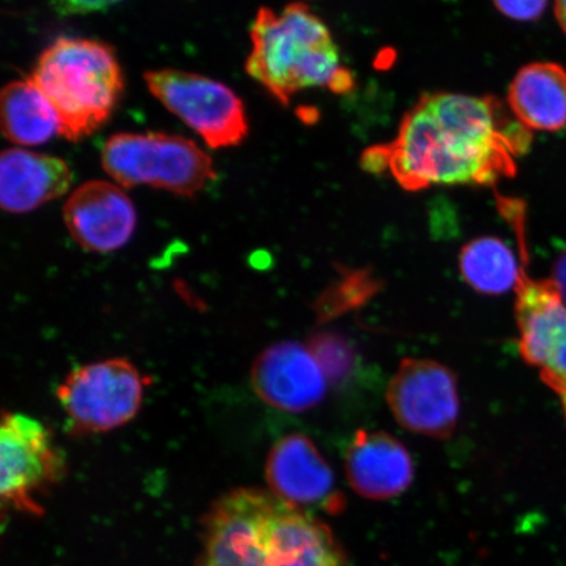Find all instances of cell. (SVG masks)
Here are the masks:
<instances>
[{
    "instance_id": "obj_22",
    "label": "cell",
    "mask_w": 566,
    "mask_h": 566,
    "mask_svg": "<svg viewBox=\"0 0 566 566\" xmlns=\"http://www.w3.org/2000/svg\"><path fill=\"white\" fill-rule=\"evenodd\" d=\"M552 281H554L558 293L566 304V251L556 260L554 272H552Z\"/></svg>"
},
{
    "instance_id": "obj_16",
    "label": "cell",
    "mask_w": 566,
    "mask_h": 566,
    "mask_svg": "<svg viewBox=\"0 0 566 566\" xmlns=\"http://www.w3.org/2000/svg\"><path fill=\"white\" fill-rule=\"evenodd\" d=\"M507 106L528 130L557 132L566 126V70L552 62H534L514 76Z\"/></svg>"
},
{
    "instance_id": "obj_14",
    "label": "cell",
    "mask_w": 566,
    "mask_h": 566,
    "mask_svg": "<svg viewBox=\"0 0 566 566\" xmlns=\"http://www.w3.org/2000/svg\"><path fill=\"white\" fill-rule=\"evenodd\" d=\"M345 473L365 499L398 497L412 484L415 469L406 446L385 431L358 430L345 454Z\"/></svg>"
},
{
    "instance_id": "obj_23",
    "label": "cell",
    "mask_w": 566,
    "mask_h": 566,
    "mask_svg": "<svg viewBox=\"0 0 566 566\" xmlns=\"http://www.w3.org/2000/svg\"><path fill=\"white\" fill-rule=\"evenodd\" d=\"M555 17L558 25L566 34V0H555Z\"/></svg>"
},
{
    "instance_id": "obj_8",
    "label": "cell",
    "mask_w": 566,
    "mask_h": 566,
    "mask_svg": "<svg viewBox=\"0 0 566 566\" xmlns=\"http://www.w3.org/2000/svg\"><path fill=\"white\" fill-rule=\"evenodd\" d=\"M0 464L3 505L21 513L44 514L35 497L59 483L65 472V459L52 431L30 416L3 413Z\"/></svg>"
},
{
    "instance_id": "obj_21",
    "label": "cell",
    "mask_w": 566,
    "mask_h": 566,
    "mask_svg": "<svg viewBox=\"0 0 566 566\" xmlns=\"http://www.w3.org/2000/svg\"><path fill=\"white\" fill-rule=\"evenodd\" d=\"M123 0H48L55 13L61 17L87 15V13L111 9Z\"/></svg>"
},
{
    "instance_id": "obj_15",
    "label": "cell",
    "mask_w": 566,
    "mask_h": 566,
    "mask_svg": "<svg viewBox=\"0 0 566 566\" xmlns=\"http://www.w3.org/2000/svg\"><path fill=\"white\" fill-rule=\"evenodd\" d=\"M73 181L66 161L51 155L10 148L0 157V203L23 214L67 192Z\"/></svg>"
},
{
    "instance_id": "obj_6",
    "label": "cell",
    "mask_w": 566,
    "mask_h": 566,
    "mask_svg": "<svg viewBox=\"0 0 566 566\" xmlns=\"http://www.w3.org/2000/svg\"><path fill=\"white\" fill-rule=\"evenodd\" d=\"M146 379L130 360L111 358L71 371L56 389L69 433L88 436L124 427L144 401Z\"/></svg>"
},
{
    "instance_id": "obj_4",
    "label": "cell",
    "mask_w": 566,
    "mask_h": 566,
    "mask_svg": "<svg viewBox=\"0 0 566 566\" xmlns=\"http://www.w3.org/2000/svg\"><path fill=\"white\" fill-rule=\"evenodd\" d=\"M30 80L60 119V136L77 142L108 122L124 91L113 48L88 39L60 38L39 56Z\"/></svg>"
},
{
    "instance_id": "obj_18",
    "label": "cell",
    "mask_w": 566,
    "mask_h": 566,
    "mask_svg": "<svg viewBox=\"0 0 566 566\" xmlns=\"http://www.w3.org/2000/svg\"><path fill=\"white\" fill-rule=\"evenodd\" d=\"M460 272L480 294L499 295L518 285L523 266L514 251L501 239L484 237L472 240L460 253Z\"/></svg>"
},
{
    "instance_id": "obj_3",
    "label": "cell",
    "mask_w": 566,
    "mask_h": 566,
    "mask_svg": "<svg viewBox=\"0 0 566 566\" xmlns=\"http://www.w3.org/2000/svg\"><path fill=\"white\" fill-rule=\"evenodd\" d=\"M252 49L247 73L283 104L310 88L344 94L353 76L324 21L308 6L296 2L281 11L261 9L251 28Z\"/></svg>"
},
{
    "instance_id": "obj_11",
    "label": "cell",
    "mask_w": 566,
    "mask_h": 566,
    "mask_svg": "<svg viewBox=\"0 0 566 566\" xmlns=\"http://www.w3.org/2000/svg\"><path fill=\"white\" fill-rule=\"evenodd\" d=\"M269 491L302 511L342 514L346 502L334 471L307 436L281 438L265 464Z\"/></svg>"
},
{
    "instance_id": "obj_2",
    "label": "cell",
    "mask_w": 566,
    "mask_h": 566,
    "mask_svg": "<svg viewBox=\"0 0 566 566\" xmlns=\"http://www.w3.org/2000/svg\"><path fill=\"white\" fill-rule=\"evenodd\" d=\"M334 533L271 491L237 488L205 516L198 566H344Z\"/></svg>"
},
{
    "instance_id": "obj_20",
    "label": "cell",
    "mask_w": 566,
    "mask_h": 566,
    "mask_svg": "<svg viewBox=\"0 0 566 566\" xmlns=\"http://www.w3.org/2000/svg\"><path fill=\"white\" fill-rule=\"evenodd\" d=\"M548 0H493L502 15L515 21H535L546 11Z\"/></svg>"
},
{
    "instance_id": "obj_10",
    "label": "cell",
    "mask_w": 566,
    "mask_h": 566,
    "mask_svg": "<svg viewBox=\"0 0 566 566\" xmlns=\"http://www.w3.org/2000/svg\"><path fill=\"white\" fill-rule=\"evenodd\" d=\"M387 401L402 428L438 440L454 433L459 394L454 373L430 359L407 358L389 381Z\"/></svg>"
},
{
    "instance_id": "obj_13",
    "label": "cell",
    "mask_w": 566,
    "mask_h": 566,
    "mask_svg": "<svg viewBox=\"0 0 566 566\" xmlns=\"http://www.w3.org/2000/svg\"><path fill=\"white\" fill-rule=\"evenodd\" d=\"M63 219L75 242L97 253L119 250L137 224L130 198L115 184L102 180L77 188L63 208Z\"/></svg>"
},
{
    "instance_id": "obj_5",
    "label": "cell",
    "mask_w": 566,
    "mask_h": 566,
    "mask_svg": "<svg viewBox=\"0 0 566 566\" xmlns=\"http://www.w3.org/2000/svg\"><path fill=\"white\" fill-rule=\"evenodd\" d=\"M103 167L119 186H150L193 197L216 179L209 155L193 140L163 133H122L106 140Z\"/></svg>"
},
{
    "instance_id": "obj_7",
    "label": "cell",
    "mask_w": 566,
    "mask_h": 566,
    "mask_svg": "<svg viewBox=\"0 0 566 566\" xmlns=\"http://www.w3.org/2000/svg\"><path fill=\"white\" fill-rule=\"evenodd\" d=\"M151 94L211 148L238 146L248 136L242 98L223 83L175 69L147 71Z\"/></svg>"
},
{
    "instance_id": "obj_12",
    "label": "cell",
    "mask_w": 566,
    "mask_h": 566,
    "mask_svg": "<svg viewBox=\"0 0 566 566\" xmlns=\"http://www.w3.org/2000/svg\"><path fill=\"white\" fill-rule=\"evenodd\" d=\"M251 381L266 405L293 413L313 409L327 391V377L308 346L292 342L261 353L254 360Z\"/></svg>"
},
{
    "instance_id": "obj_1",
    "label": "cell",
    "mask_w": 566,
    "mask_h": 566,
    "mask_svg": "<svg viewBox=\"0 0 566 566\" xmlns=\"http://www.w3.org/2000/svg\"><path fill=\"white\" fill-rule=\"evenodd\" d=\"M533 134L494 96L436 92L419 98L386 145L367 148L363 165L388 171L402 189L494 186L516 174Z\"/></svg>"
},
{
    "instance_id": "obj_17",
    "label": "cell",
    "mask_w": 566,
    "mask_h": 566,
    "mask_svg": "<svg viewBox=\"0 0 566 566\" xmlns=\"http://www.w3.org/2000/svg\"><path fill=\"white\" fill-rule=\"evenodd\" d=\"M4 137L19 146H38L60 134L56 113L28 77L7 84L0 101Z\"/></svg>"
},
{
    "instance_id": "obj_19",
    "label": "cell",
    "mask_w": 566,
    "mask_h": 566,
    "mask_svg": "<svg viewBox=\"0 0 566 566\" xmlns=\"http://www.w3.org/2000/svg\"><path fill=\"white\" fill-rule=\"evenodd\" d=\"M308 349L327 379H342L352 370L353 353L344 339L321 335L311 339Z\"/></svg>"
},
{
    "instance_id": "obj_9",
    "label": "cell",
    "mask_w": 566,
    "mask_h": 566,
    "mask_svg": "<svg viewBox=\"0 0 566 566\" xmlns=\"http://www.w3.org/2000/svg\"><path fill=\"white\" fill-rule=\"evenodd\" d=\"M515 292L521 356L558 396L566 420V304L554 281L533 280L525 266Z\"/></svg>"
}]
</instances>
